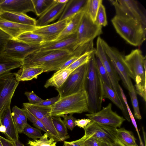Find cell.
Instances as JSON below:
<instances>
[{
	"mask_svg": "<svg viewBox=\"0 0 146 146\" xmlns=\"http://www.w3.org/2000/svg\"><path fill=\"white\" fill-rule=\"evenodd\" d=\"M95 50L88 62L85 88L88 96L89 113H96L101 109L103 99L102 81L96 65Z\"/></svg>",
	"mask_w": 146,
	"mask_h": 146,
	"instance_id": "2",
	"label": "cell"
},
{
	"mask_svg": "<svg viewBox=\"0 0 146 146\" xmlns=\"http://www.w3.org/2000/svg\"><path fill=\"white\" fill-rule=\"evenodd\" d=\"M35 13L41 16L55 2V0H32Z\"/></svg>",
	"mask_w": 146,
	"mask_h": 146,
	"instance_id": "32",
	"label": "cell"
},
{
	"mask_svg": "<svg viewBox=\"0 0 146 146\" xmlns=\"http://www.w3.org/2000/svg\"><path fill=\"white\" fill-rule=\"evenodd\" d=\"M100 146H111V145L110 144H107L106 143L101 142H100Z\"/></svg>",
	"mask_w": 146,
	"mask_h": 146,
	"instance_id": "56",
	"label": "cell"
},
{
	"mask_svg": "<svg viewBox=\"0 0 146 146\" xmlns=\"http://www.w3.org/2000/svg\"><path fill=\"white\" fill-rule=\"evenodd\" d=\"M74 54L66 50H36L26 57L21 66H36L43 69V72L57 71Z\"/></svg>",
	"mask_w": 146,
	"mask_h": 146,
	"instance_id": "1",
	"label": "cell"
},
{
	"mask_svg": "<svg viewBox=\"0 0 146 146\" xmlns=\"http://www.w3.org/2000/svg\"><path fill=\"white\" fill-rule=\"evenodd\" d=\"M111 21L117 32L130 44L139 46L145 40L146 27L116 15Z\"/></svg>",
	"mask_w": 146,
	"mask_h": 146,
	"instance_id": "5",
	"label": "cell"
},
{
	"mask_svg": "<svg viewBox=\"0 0 146 146\" xmlns=\"http://www.w3.org/2000/svg\"><path fill=\"white\" fill-rule=\"evenodd\" d=\"M23 105L24 109L39 120L44 117L51 115V106H43L32 104L29 103H23Z\"/></svg>",
	"mask_w": 146,
	"mask_h": 146,
	"instance_id": "27",
	"label": "cell"
},
{
	"mask_svg": "<svg viewBox=\"0 0 146 146\" xmlns=\"http://www.w3.org/2000/svg\"><path fill=\"white\" fill-rule=\"evenodd\" d=\"M92 135H90L85 140L83 146H100V142L96 138L92 137Z\"/></svg>",
	"mask_w": 146,
	"mask_h": 146,
	"instance_id": "48",
	"label": "cell"
},
{
	"mask_svg": "<svg viewBox=\"0 0 146 146\" xmlns=\"http://www.w3.org/2000/svg\"><path fill=\"white\" fill-rule=\"evenodd\" d=\"M22 133L34 140L39 139L42 136L40 130L32 127L28 123L26 125Z\"/></svg>",
	"mask_w": 146,
	"mask_h": 146,
	"instance_id": "40",
	"label": "cell"
},
{
	"mask_svg": "<svg viewBox=\"0 0 146 146\" xmlns=\"http://www.w3.org/2000/svg\"><path fill=\"white\" fill-rule=\"evenodd\" d=\"M102 38L99 36L97 39L95 55L98 57L103 64L106 70L111 83L112 88L118 96L122 99L120 91L119 82L120 79L113 67L109 57L103 48Z\"/></svg>",
	"mask_w": 146,
	"mask_h": 146,
	"instance_id": "14",
	"label": "cell"
},
{
	"mask_svg": "<svg viewBox=\"0 0 146 146\" xmlns=\"http://www.w3.org/2000/svg\"><path fill=\"white\" fill-rule=\"evenodd\" d=\"M13 38L0 28V58L2 57L9 40Z\"/></svg>",
	"mask_w": 146,
	"mask_h": 146,
	"instance_id": "41",
	"label": "cell"
},
{
	"mask_svg": "<svg viewBox=\"0 0 146 146\" xmlns=\"http://www.w3.org/2000/svg\"><path fill=\"white\" fill-rule=\"evenodd\" d=\"M0 146H3L0 140Z\"/></svg>",
	"mask_w": 146,
	"mask_h": 146,
	"instance_id": "59",
	"label": "cell"
},
{
	"mask_svg": "<svg viewBox=\"0 0 146 146\" xmlns=\"http://www.w3.org/2000/svg\"><path fill=\"white\" fill-rule=\"evenodd\" d=\"M117 138L125 146H138L132 132L124 128L117 129Z\"/></svg>",
	"mask_w": 146,
	"mask_h": 146,
	"instance_id": "30",
	"label": "cell"
},
{
	"mask_svg": "<svg viewBox=\"0 0 146 146\" xmlns=\"http://www.w3.org/2000/svg\"><path fill=\"white\" fill-rule=\"evenodd\" d=\"M94 23L102 27H105L108 24L105 8L102 4L99 7Z\"/></svg>",
	"mask_w": 146,
	"mask_h": 146,
	"instance_id": "39",
	"label": "cell"
},
{
	"mask_svg": "<svg viewBox=\"0 0 146 146\" xmlns=\"http://www.w3.org/2000/svg\"><path fill=\"white\" fill-rule=\"evenodd\" d=\"M40 46L12 38L8 42L2 56L23 60L28 55L39 50Z\"/></svg>",
	"mask_w": 146,
	"mask_h": 146,
	"instance_id": "12",
	"label": "cell"
},
{
	"mask_svg": "<svg viewBox=\"0 0 146 146\" xmlns=\"http://www.w3.org/2000/svg\"><path fill=\"white\" fill-rule=\"evenodd\" d=\"M22 64L23 60L2 56L0 58V75L20 68Z\"/></svg>",
	"mask_w": 146,
	"mask_h": 146,
	"instance_id": "28",
	"label": "cell"
},
{
	"mask_svg": "<svg viewBox=\"0 0 146 146\" xmlns=\"http://www.w3.org/2000/svg\"><path fill=\"white\" fill-rule=\"evenodd\" d=\"M36 27L10 22L0 17V28L13 39L17 38L25 33L33 31Z\"/></svg>",
	"mask_w": 146,
	"mask_h": 146,
	"instance_id": "19",
	"label": "cell"
},
{
	"mask_svg": "<svg viewBox=\"0 0 146 146\" xmlns=\"http://www.w3.org/2000/svg\"><path fill=\"white\" fill-rule=\"evenodd\" d=\"M19 70L14 73L15 77L19 82L30 80L36 79L38 76L43 72V69L36 66H21Z\"/></svg>",
	"mask_w": 146,
	"mask_h": 146,
	"instance_id": "24",
	"label": "cell"
},
{
	"mask_svg": "<svg viewBox=\"0 0 146 146\" xmlns=\"http://www.w3.org/2000/svg\"><path fill=\"white\" fill-rule=\"evenodd\" d=\"M103 48L125 87L129 91H131L133 85L128 70L124 59V56L116 48L110 46L102 38Z\"/></svg>",
	"mask_w": 146,
	"mask_h": 146,
	"instance_id": "8",
	"label": "cell"
},
{
	"mask_svg": "<svg viewBox=\"0 0 146 146\" xmlns=\"http://www.w3.org/2000/svg\"><path fill=\"white\" fill-rule=\"evenodd\" d=\"M3 12V11L2 10L1 8L0 7V15Z\"/></svg>",
	"mask_w": 146,
	"mask_h": 146,
	"instance_id": "57",
	"label": "cell"
},
{
	"mask_svg": "<svg viewBox=\"0 0 146 146\" xmlns=\"http://www.w3.org/2000/svg\"><path fill=\"white\" fill-rule=\"evenodd\" d=\"M72 115L70 114L68 115L67 114L63 117L64 118L63 121L67 128L71 131L75 127V121L76 120V118L74 117Z\"/></svg>",
	"mask_w": 146,
	"mask_h": 146,
	"instance_id": "43",
	"label": "cell"
},
{
	"mask_svg": "<svg viewBox=\"0 0 146 146\" xmlns=\"http://www.w3.org/2000/svg\"><path fill=\"white\" fill-rule=\"evenodd\" d=\"M102 86L103 99L107 98L110 100L121 110L125 119L129 122L130 117L123 100L118 96L112 88L103 82Z\"/></svg>",
	"mask_w": 146,
	"mask_h": 146,
	"instance_id": "22",
	"label": "cell"
},
{
	"mask_svg": "<svg viewBox=\"0 0 146 146\" xmlns=\"http://www.w3.org/2000/svg\"><path fill=\"white\" fill-rule=\"evenodd\" d=\"M45 133L38 139L29 140L27 143L29 146H56L57 142L52 138H48Z\"/></svg>",
	"mask_w": 146,
	"mask_h": 146,
	"instance_id": "34",
	"label": "cell"
},
{
	"mask_svg": "<svg viewBox=\"0 0 146 146\" xmlns=\"http://www.w3.org/2000/svg\"><path fill=\"white\" fill-rule=\"evenodd\" d=\"M84 129L85 136L92 135V137L100 142L111 145L117 139V128L101 125L92 121Z\"/></svg>",
	"mask_w": 146,
	"mask_h": 146,
	"instance_id": "13",
	"label": "cell"
},
{
	"mask_svg": "<svg viewBox=\"0 0 146 146\" xmlns=\"http://www.w3.org/2000/svg\"><path fill=\"white\" fill-rule=\"evenodd\" d=\"M111 146H125L117 138L114 143Z\"/></svg>",
	"mask_w": 146,
	"mask_h": 146,
	"instance_id": "53",
	"label": "cell"
},
{
	"mask_svg": "<svg viewBox=\"0 0 146 146\" xmlns=\"http://www.w3.org/2000/svg\"><path fill=\"white\" fill-rule=\"evenodd\" d=\"M102 26L96 24L89 16L85 13L76 32V48L93 40L96 36L102 34Z\"/></svg>",
	"mask_w": 146,
	"mask_h": 146,
	"instance_id": "10",
	"label": "cell"
},
{
	"mask_svg": "<svg viewBox=\"0 0 146 146\" xmlns=\"http://www.w3.org/2000/svg\"><path fill=\"white\" fill-rule=\"evenodd\" d=\"M16 39L28 44L40 46L44 43L43 37L33 31L25 33Z\"/></svg>",
	"mask_w": 146,
	"mask_h": 146,
	"instance_id": "29",
	"label": "cell"
},
{
	"mask_svg": "<svg viewBox=\"0 0 146 146\" xmlns=\"http://www.w3.org/2000/svg\"><path fill=\"white\" fill-rule=\"evenodd\" d=\"M114 6L116 15L134 21L146 27L145 15L137 1L133 0H110Z\"/></svg>",
	"mask_w": 146,
	"mask_h": 146,
	"instance_id": "7",
	"label": "cell"
},
{
	"mask_svg": "<svg viewBox=\"0 0 146 146\" xmlns=\"http://www.w3.org/2000/svg\"><path fill=\"white\" fill-rule=\"evenodd\" d=\"M129 94L133 107L134 117L136 119H142V117L139 108L137 93L133 85L131 87V91L129 92Z\"/></svg>",
	"mask_w": 146,
	"mask_h": 146,
	"instance_id": "35",
	"label": "cell"
},
{
	"mask_svg": "<svg viewBox=\"0 0 146 146\" xmlns=\"http://www.w3.org/2000/svg\"><path fill=\"white\" fill-rule=\"evenodd\" d=\"M51 106L52 116L63 117L68 114L88 112V101L87 93L85 90L61 98Z\"/></svg>",
	"mask_w": 146,
	"mask_h": 146,
	"instance_id": "4",
	"label": "cell"
},
{
	"mask_svg": "<svg viewBox=\"0 0 146 146\" xmlns=\"http://www.w3.org/2000/svg\"><path fill=\"white\" fill-rule=\"evenodd\" d=\"M91 121V120L89 119H76L75 121V126H77L80 128H84Z\"/></svg>",
	"mask_w": 146,
	"mask_h": 146,
	"instance_id": "49",
	"label": "cell"
},
{
	"mask_svg": "<svg viewBox=\"0 0 146 146\" xmlns=\"http://www.w3.org/2000/svg\"><path fill=\"white\" fill-rule=\"evenodd\" d=\"M15 146H25L24 145L21 143L19 140H17L14 142Z\"/></svg>",
	"mask_w": 146,
	"mask_h": 146,
	"instance_id": "54",
	"label": "cell"
},
{
	"mask_svg": "<svg viewBox=\"0 0 146 146\" xmlns=\"http://www.w3.org/2000/svg\"><path fill=\"white\" fill-rule=\"evenodd\" d=\"M88 0H68L58 21L69 19L76 14L85 12Z\"/></svg>",
	"mask_w": 146,
	"mask_h": 146,
	"instance_id": "21",
	"label": "cell"
},
{
	"mask_svg": "<svg viewBox=\"0 0 146 146\" xmlns=\"http://www.w3.org/2000/svg\"><path fill=\"white\" fill-rule=\"evenodd\" d=\"M95 59L96 66L102 82L112 88L110 80L103 64L100 59L95 55Z\"/></svg>",
	"mask_w": 146,
	"mask_h": 146,
	"instance_id": "36",
	"label": "cell"
},
{
	"mask_svg": "<svg viewBox=\"0 0 146 146\" xmlns=\"http://www.w3.org/2000/svg\"><path fill=\"white\" fill-rule=\"evenodd\" d=\"M130 118L131 121L134 127H135L136 131L137 132V133L138 134V136L139 138V139L140 145L141 146H144L143 143V142L142 141V140L141 138V136L140 135V134L139 133V131L138 129V128L137 127V124L135 121V119L134 116H132L130 117Z\"/></svg>",
	"mask_w": 146,
	"mask_h": 146,
	"instance_id": "52",
	"label": "cell"
},
{
	"mask_svg": "<svg viewBox=\"0 0 146 146\" xmlns=\"http://www.w3.org/2000/svg\"><path fill=\"white\" fill-rule=\"evenodd\" d=\"M84 135L81 138L73 141H64L63 146H83L85 140L89 137Z\"/></svg>",
	"mask_w": 146,
	"mask_h": 146,
	"instance_id": "46",
	"label": "cell"
},
{
	"mask_svg": "<svg viewBox=\"0 0 146 146\" xmlns=\"http://www.w3.org/2000/svg\"><path fill=\"white\" fill-rule=\"evenodd\" d=\"M0 140L3 146H15L13 142L0 135Z\"/></svg>",
	"mask_w": 146,
	"mask_h": 146,
	"instance_id": "51",
	"label": "cell"
},
{
	"mask_svg": "<svg viewBox=\"0 0 146 146\" xmlns=\"http://www.w3.org/2000/svg\"><path fill=\"white\" fill-rule=\"evenodd\" d=\"M57 2L61 3H66L68 0H57Z\"/></svg>",
	"mask_w": 146,
	"mask_h": 146,
	"instance_id": "55",
	"label": "cell"
},
{
	"mask_svg": "<svg viewBox=\"0 0 146 146\" xmlns=\"http://www.w3.org/2000/svg\"><path fill=\"white\" fill-rule=\"evenodd\" d=\"M84 13L80 12L69 19L67 25L56 40L62 39L76 33Z\"/></svg>",
	"mask_w": 146,
	"mask_h": 146,
	"instance_id": "26",
	"label": "cell"
},
{
	"mask_svg": "<svg viewBox=\"0 0 146 146\" xmlns=\"http://www.w3.org/2000/svg\"><path fill=\"white\" fill-rule=\"evenodd\" d=\"M69 21V19H65L50 25L36 27L33 32L43 37L44 43L55 41L65 28Z\"/></svg>",
	"mask_w": 146,
	"mask_h": 146,
	"instance_id": "15",
	"label": "cell"
},
{
	"mask_svg": "<svg viewBox=\"0 0 146 146\" xmlns=\"http://www.w3.org/2000/svg\"><path fill=\"white\" fill-rule=\"evenodd\" d=\"M11 114L18 133H22L26 124L15 113L12 112Z\"/></svg>",
	"mask_w": 146,
	"mask_h": 146,
	"instance_id": "42",
	"label": "cell"
},
{
	"mask_svg": "<svg viewBox=\"0 0 146 146\" xmlns=\"http://www.w3.org/2000/svg\"><path fill=\"white\" fill-rule=\"evenodd\" d=\"M66 4L55 0L52 5L36 20V26L40 27L47 25L56 20L62 13Z\"/></svg>",
	"mask_w": 146,
	"mask_h": 146,
	"instance_id": "20",
	"label": "cell"
},
{
	"mask_svg": "<svg viewBox=\"0 0 146 146\" xmlns=\"http://www.w3.org/2000/svg\"><path fill=\"white\" fill-rule=\"evenodd\" d=\"M3 11L26 14L29 12L35 13L32 0H5L0 4Z\"/></svg>",
	"mask_w": 146,
	"mask_h": 146,
	"instance_id": "18",
	"label": "cell"
},
{
	"mask_svg": "<svg viewBox=\"0 0 146 146\" xmlns=\"http://www.w3.org/2000/svg\"><path fill=\"white\" fill-rule=\"evenodd\" d=\"M94 50L86 52L81 55L66 68L73 71L79 67L88 63Z\"/></svg>",
	"mask_w": 146,
	"mask_h": 146,
	"instance_id": "37",
	"label": "cell"
},
{
	"mask_svg": "<svg viewBox=\"0 0 146 146\" xmlns=\"http://www.w3.org/2000/svg\"><path fill=\"white\" fill-rule=\"evenodd\" d=\"M76 44L75 33L62 39L44 43L40 46L38 50H66L72 52L76 48Z\"/></svg>",
	"mask_w": 146,
	"mask_h": 146,
	"instance_id": "17",
	"label": "cell"
},
{
	"mask_svg": "<svg viewBox=\"0 0 146 146\" xmlns=\"http://www.w3.org/2000/svg\"><path fill=\"white\" fill-rule=\"evenodd\" d=\"M60 98V96L58 94L56 97L47 99L45 100H43L41 102L36 105L46 106H51L58 101Z\"/></svg>",
	"mask_w": 146,
	"mask_h": 146,
	"instance_id": "47",
	"label": "cell"
},
{
	"mask_svg": "<svg viewBox=\"0 0 146 146\" xmlns=\"http://www.w3.org/2000/svg\"><path fill=\"white\" fill-rule=\"evenodd\" d=\"M112 106V104L109 103L99 111L85 115L92 121L99 124L116 128H120L125 119L113 111Z\"/></svg>",
	"mask_w": 146,
	"mask_h": 146,
	"instance_id": "11",
	"label": "cell"
},
{
	"mask_svg": "<svg viewBox=\"0 0 146 146\" xmlns=\"http://www.w3.org/2000/svg\"><path fill=\"white\" fill-rule=\"evenodd\" d=\"M102 0H88L85 13L89 16L94 22L99 7L102 4Z\"/></svg>",
	"mask_w": 146,
	"mask_h": 146,
	"instance_id": "33",
	"label": "cell"
},
{
	"mask_svg": "<svg viewBox=\"0 0 146 146\" xmlns=\"http://www.w3.org/2000/svg\"><path fill=\"white\" fill-rule=\"evenodd\" d=\"M4 0H0V4L4 1Z\"/></svg>",
	"mask_w": 146,
	"mask_h": 146,
	"instance_id": "58",
	"label": "cell"
},
{
	"mask_svg": "<svg viewBox=\"0 0 146 146\" xmlns=\"http://www.w3.org/2000/svg\"><path fill=\"white\" fill-rule=\"evenodd\" d=\"M12 110L13 112L15 113L25 124L28 123L27 118L24 108L21 109L17 106H15L13 107Z\"/></svg>",
	"mask_w": 146,
	"mask_h": 146,
	"instance_id": "45",
	"label": "cell"
},
{
	"mask_svg": "<svg viewBox=\"0 0 146 146\" xmlns=\"http://www.w3.org/2000/svg\"><path fill=\"white\" fill-rule=\"evenodd\" d=\"M130 77L135 82L136 92L146 100V57L139 49L132 50L124 56Z\"/></svg>",
	"mask_w": 146,
	"mask_h": 146,
	"instance_id": "3",
	"label": "cell"
},
{
	"mask_svg": "<svg viewBox=\"0 0 146 146\" xmlns=\"http://www.w3.org/2000/svg\"><path fill=\"white\" fill-rule=\"evenodd\" d=\"M54 127L62 141L69 138L67 128L60 117L52 116Z\"/></svg>",
	"mask_w": 146,
	"mask_h": 146,
	"instance_id": "31",
	"label": "cell"
},
{
	"mask_svg": "<svg viewBox=\"0 0 146 146\" xmlns=\"http://www.w3.org/2000/svg\"><path fill=\"white\" fill-rule=\"evenodd\" d=\"M0 17L6 20L17 23L36 26V20L26 14L3 11Z\"/></svg>",
	"mask_w": 146,
	"mask_h": 146,
	"instance_id": "23",
	"label": "cell"
},
{
	"mask_svg": "<svg viewBox=\"0 0 146 146\" xmlns=\"http://www.w3.org/2000/svg\"><path fill=\"white\" fill-rule=\"evenodd\" d=\"M79 57H78L74 55L71 58L69 59L68 60H67L60 67V69L67 68V67L72 64Z\"/></svg>",
	"mask_w": 146,
	"mask_h": 146,
	"instance_id": "50",
	"label": "cell"
},
{
	"mask_svg": "<svg viewBox=\"0 0 146 146\" xmlns=\"http://www.w3.org/2000/svg\"><path fill=\"white\" fill-rule=\"evenodd\" d=\"M88 70V62L70 73L62 86L56 88L60 98L85 90Z\"/></svg>",
	"mask_w": 146,
	"mask_h": 146,
	"instance_id": "6",
	"label": "cell"
},
{
	"mask_svg": "<svg viewBox=\"0 0 146 146\" xmlns=\"http://www.w3.org/2000/svg\"><path fill=\"white\" fill-rule=\"evenodd\" d=\"M19 82L16 79L14 73L9 72L0 75V119L3 112L10 105Z\"/></svg>",
	"mask_w": 146,
	"mask_h": 146,
	"instance_id": "9",
	"label": "cell"
},
{
	"mask_svg": "<svg viewBox=\"0 0 146 146\" xmlns=\"http://www.w3.org/2000/svg\"><path fill=\"white\" fill-rule=\"evenodd\" d=\"M24 110L27 119L33 123V125L37 128L45 132L48 134L49 138L53 139L52 136L48 131L42 122L27 110L25 109Z\"/></svg>",
	"mask_w": 146,
	"mask_h": 146,
	"instance_id": "38",
	"label": "cell"
},
{
	"mask_svg": "<svg viewBox=\"0 0 146 146\" xmlns=\"http://www.w3.org/2000/svg\"><path fill=\"white\" fill-rule=\"evenodd\" d=\"M25 94L27 97L29 103L32 104H36L43 100V99L37 96L33 91L25 92Z\"/></svg>",
	"mask_w": 146,
	"mask_h": 146,
	"instance_id": "44",
	"label": "cell"
},
{
	"mask_svg": "<svg viewBox=\"0 0 146 146\" xmlns=\"http://www.w3.org/2000/svg\"><path fill=\"white\" fill-rule=\"evenodd\" d=\"M0 132L8 139L14 142L19 139V133L13 120L9 105L3 112L0 119Z\"/></svg>",
	"mask_w": 146,
	"mask_h": 146,
	"instance_id": "16",
	"label": "cell"
},
{
	"mask_svg": "<svg viewBox=\"0 0 146 146\" xmlns=\"http://www.w3.org/2000/svg\"><path fill=\"white\" fill-rule=\"evenodd\" d=\"M67 68L60 69L54 73L46 81L44 86L46 88L54 86L56 88L61 87L72 72Z\"/></svg>",
	"mask_w": 146,
	"mask_h": 146,
	"instance_id": "25",
	"label": "cell"
}]
</instances>
